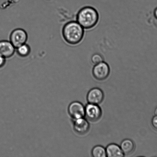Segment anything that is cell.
I'll return each instance as SVG.
<instances>
[{"label":"cell","mask_w":157,"mask_h":157,"mask_svg":"<svg viewBox=\"0 0 157 157\" xmlns=\"http://www.w3.org/2000/svg\"><path fill=\"white\" fill-rule=\"evenodd\" d=\"M62 35L66 42L75 45L82 40L84 35V29L77 21H70L63 27Z\"/></svg>","instance_id":"obj_1"},{"label":"cell","mask_w":157,"mask_h":157,"mask_svg":"<svg viewBox=\"0 0 157 157\" xmlns=\"http://www.w3.org/2000/svg\"><path fill=\"white\" fill-rule=\"evenodd\" d=\"M99 14L94 8L86 6L82 8L77 15V21L83 28L89 29L93 28L99 21Z\"/></svg>","instance_id":"obj_2"},{"label":"cell","mask_w":157,"mask_h":157,"mask_svg":"<svg viewBox=\"0 0 157 157\" xmlns=\"http://www.w3.org/2000/svg\"><path fill=\"white\" fill-rule=\"evenodd\" d=\"M94 78L99 81H103L108 77L110 73V67L107 63L103 61L95 64L92 70Z\"/></svg>","instance_id":"obj_3"},{"label":"cell","mask_w":157,"mask_h":157,"mask_svg":"<svg viewBox=\"0 0 157 157\" xmlns=\"http://www.w3.org/2000/svg\"><path fill=\"white\" fill-rule=\"evenodd\" d=\"M10 41L15 48L26 44L28 39L27 33L24 30L17 29L13 31L10 35Z\"/></svg>","instance_id":"obj_4"},{"label":"cell","mask_w":157,"mask_h":157,"mask_svg":"<svg viewBox=\"0 0 157 157\" xmlns=\"http://www.w3.org/2000/svg\"><path fill=\"white\" fill-rule=\"evenodd\" d=\"M102 110L98 105L89 104L85 108V115L92 121H96L102 116Z\"/></svg>","instance_id":"obj_5"},{"label":"cell","mask_w":157,"mask_h":157,"mask_svg":"<svg viewBox=\"0 0 157 157\" xmlns=\"http://www.w3.org/2000/svg\"><path fill=\"white\" fill-rule=\"evenodd\" d=\"M70 116L74 120L84 118L85 116V108L81 103L75 101L70 104L69 108Z\"/></svg>","instance_id":"obj_6"},{"label":"cell","mask_w":157,"mask_h":157,"mask_svg":"<svg viewBox=\"0 0 157 157\" xmlns=\"http://www.w3.org/2000/svg\"><path fill=\"white\" fill-rule=\"evenodd\" d=\"M104 92L98 88H94L89 91L87 94V100L89 104L98 105L104 100Z\"/></svg>","instance_id":"obj_7"},{"label":"cell","mask_w":157,"mask_h":157,"mask_svg":"<svg viewBox=\"0 0 157 157\" xmlns=\"http://www.w3.org/2000/svg\"><path fill=\"white\" fill-rule=\"evenodd\" d=\"M15 48L10 41H0V55L6 59L13 56L15 52Z\"/></svg>","instance_id":"obj_8"},{"label":"cell","mask_w":157,"mask_h":157,"mask_svg":"<svg viewBox=\"0 0 157 157\" xmlns=\"http://www.w3.org/2000/svg\"><path fill=\"white\" fill-rule=\"evenodd\" d=\"M90 125L87 120L84 118L75 120L74 124L75 131L80 135H84L88 132Z\"/></svg>","instance_id":"obj_9"},{"label":"cell","mask_w":157,"mask_h":157,"mask_svg":"<svg viewBox=\"0 0 157 157\" xmlns=\"http://www.w3.org/2000/svg\"><path fill=\"white\" fill-rule=\"evenodd\" d=\"M107 156L108 157H122L124 156L120 147L117 144H109L106 148Z\"/></svg>","instance_id":"obj_10"},{"label":"cell","mask_w":157,"mask_h":157,"mask_svg":"<svg viewBox=\"0 0 157 157\" xmlns=\"http://www.w3.org/2000/svg\"><path fill=\"white\" fill-rule=\"evenodd\" d=\"M120 147L124 155H128L134 151L135 144L131 140L127 139L122 141Z\"/></svg>","instance_id":"obj_11"},{"label":"cell","mask_w":157,"mask_h":157,"mask_svg":"<svg viewBox=\"0 0 157 157\" xmlns=\"http://www.w3.org/2000/svg\"><path fill=\"white\" fill-rule=\"evenodd\" d=\"M92 156L93 157H106V149L101 146H96L92 149Z\"/></svg>","instance_id":"obj_12"},{"label":"cell","mask_w":157,"mask_h":157,"mask_svg":"<svg viewBox=\"0 0 157 157\" xmlns=\"http://www.w3.org/2000/svg\"><path fill=\"white\" fill-rule=\"evenodd\" d=\"M17 53L20 56L22 57L28 56L30 52V47L26 44H22L17 48Z\"/></svg>","instance_id":"obj_13"},{"label":"cell","mask_w":157,"mask_h":157,"mask_svg":"<svg viewBox=\"0 0 157 157\" xmlns=\"http://www.w3.org/2000/svg\"><path fill=\"white\" fill-rule=\"evenodd\" d=\"M104 58L102 55L97 53L93 54L91 58L92 62L95 65L103 62L104 61Z\"/></svg>","instance_id":"obj_14"},{"label":"cell","mask_w":157,"mask_h":157,"mask_svg":"<svg viewBox=\"0 0 157 157\" xmlns=\"http://www.w3.org/2000/svg\"><path fill=\"white\" fill-rule=\"evenodd\" d=\"M151 124L154 128L157 131V115H155L152 118Z\"/></svg>","instance_id":"obj_15"},{"label":"cell","mask_w":157,"mask_h":157,"mask_svg":"<svg viewBox=\"0 0 157 157\" xmlns=\"http://www.w3.org/2000/svg\"><path fill=\"white\" fill-rule=\"evenodd\" d=\"M6 63V58L0 55V67L4 66Z\"/></svg>","instance_id":"obj_16"},{"label":"cell","mask_w":157,"mask_h":157,"mask_svg":"<svg viewBox=\"0 0 157 157\" xmlns=\"http://www.w3.org/2000/svg\"><path fill=\"white\" fill-rule=\"evenodd\" d=\"M154 15L155 18L157 19V7L155 9L154 11Z\"/></svg>","instance_id":"obj_17"},{"label":"cell","mask_w":157,"mask_h":157,"mask_svg":"<svg viewBox=\"0 0 157 157\" xmlns=\"http://www.w3.org/2000/svg\"><path fill=\"white\" fill-rule=\"evenodd\" d=\"M154 113L155 115H157V107L155 109Z\"/></svg>","instance_id":"obj_18"}]
</instances>
